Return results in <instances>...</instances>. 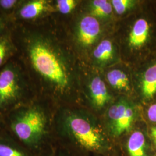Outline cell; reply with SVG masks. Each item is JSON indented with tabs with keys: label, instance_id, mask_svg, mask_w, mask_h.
I'll return each instance as SVG.
<instances>
[{
	"label": "cell",
	"instance_id": "obj_1",
	"mask_svg": "<svg viewBox=\"0 0 156 156\" xmlns=\"http://www.w3.org/2000/svg\"><path fill=\"white\" fill-rule=\"evenodd\" d=\"M54 145L76 156H120L101 121L92 113L64 106L55 113Z\"/></svg>",
	"mask_w": 156,
	"mask_h": 156
},
{
	"label": "cell",
	"instance_id": "obj_21",
	"mask_svg": "<svg viewBox=\"0 0 156 156\" xmlns=\"http://www.w3.org/2000/svg\"><path fill=\"white\" fill-rule=\"evenodd\" d=\"M17 0H0V6L4 9H10L17 3Z\"/></svg>",
	"mask_w": 156,
	"mask_h": 156
},
{
	"label": "cell",
	"instance_id": "obj_18",
	"mask_svg": "<svg viewBox=\"0 0 156 156\" xmlns=\"http://www.w3.org/2000/svg\"><path fill=\"white\" fill-rule=\"evenodd\" d=\"M58 11L62 14L71 13L76 5V1L74 0H58L56 1Z\"/></svg>",
	"mask_w": 156,
	"mask_h": 156
},
{
	"label": "cell",
	"instance_id": "obj_4",
	"mask_svg": "<svg viewBox=\"0 0 156 156\" xmlns=\"http://www.w3.org/2000/svg\"><path fill=\"white\" fill-rule=\"evenodd\" d=\"M139 109L133 101L121 97L113 101L102 115L101 121L104 129L117 147L123 138L136 126Z\"/></svg>",
	"mask_w": 156,
	"mask_h": 156
},
{
	"label": "cell",
	"instance_id": "obj_5",
	"mask_svg": "<svg viewBox=\"0 0 156 156\" xmlns=\"http://www.w3.org/2000/svg\"><path fill=\"white\" fill-rule=\"evenodd\" d=\"M26 85L20 70L8 63L0 72V115L4 116L15 108L33 99L26 94Z\"/></svg>",
	"mask_w": 156,
	"mask_h": 156
},
{
	"label": "cell",
	"instance_id": "obj_26",
	"mask_svg": "<svg viewBox=\"0 0 156 156\" xmlns=\"http://www.w3.org/2000/svg\"><path fill=\"white\" fill-rule=\"evenodd\" d=\"M153 156H156V153H155L154 154V155H153Z\"/></svg>",
	"mask_w": 156,
	"mask_h": 156
},
{
	"label": "cell",
	"instance_id": "obj_9",
	"mask_svg": "<svg viewBox=\"0 0 156 156\" xmlns=\"http://www.w3.org/2000/svg\"><path fill=\"white\" fill-rule=\"evenodd\" d=\"M0 156H36L3 131L0 133Z\"/></svg>",
	"mask_w": 156,
	"mask_h": 156
},
{
	"label": "cell",
	"instance_id": "obj_13",
	"mask_svg": "<svg viewBox=\"0 0 156 156\" xmlns=\"http://www.w3.org/2000/svg\"><path fill=\"white\" fill-rule=\"evenodd\" d=\"M109 83L115 89L118 90L129 89V80L127 75L120 69H113L106 75Z\"/></svg>",
	"mask_w": 156,
	"mask_h": 156
},
{
	"label": "cell",
	"instance_id": "obj_15",
	"mask_svg": "<svg viewBox=\"0 0 156 156\" xmlns=\"http://www.w3.org/2000/svg\"><path fill=\"white\" fill-rule=\"evenodd\" d=\"M112 4L106 0H94L91 5V11L93 16L107 17L112 12Z\"/></svg>",
	"mask_w": 156,
	"mask_h": 156
},
{
	"label": "cell",
	"instance_id": "obj_16",
	"mask_svg": "<svg viewBox=\"0 0 156 156\" xmlns=\"http://www.w3.org/2000/svg\"><path fill=\"white\" fill-rule=\"evenodd\" d=\"M13 44L9 37L0 35V67L7 60L13 52Z\"/></svg>",
	"mask_w": 156,
	"mask_h": 156
},
{
	"label": "cell",
	"instance_id": "obj_8",
	"mask_svg": "<svg viewBox=\"0 0 156 156\" xmlns=\"http://www.w3.org/2000/svg\"><path fill=\"white\" fill-rule=\"evenodd\" d=\"M100 32V24L95 17H84L78 25V41L84 46H89L94 43Z\"/></svg>",
	"mask_w": 156,
	"mask_h": 156
},
{
	"label": "cell",
	"instance_id": "obj_7",
	"mask_svg": "<svg viewBox=\"0 0 156 156\" xmlns=\"http://www.w3.org/2000/svg\"><path fill=\"white\" fill-rule=\"evenodd\" d=\"M90 98L93 110L97 112H102V115L113 102L106 84L99 76L93 78L90 82Z\"/></svg>",
	"mask_w": 156,
	"mask_h": 156
},
{
	"label": "cell",
	"instance_id": "obj_23",
	"mask_svg": "<svg viewBox=\"0 0 156 156\" xmlns=\"http://www.w3.org/2000/svg\"><path fill=\"white\" fill-rule=\"evenodd\" d=\"M55 145V149H56V156H76L73 155V154L68 152L67 151L62 149L61 147Z\"/></svg>",
	"mask_w": 156,
	"mask_h": 156
},
{
	"label": "cell",
	"instance_id": "obj_24",
	"mask_svg": "<svg viewBox=\"0 0 156 156\" xmlns=\"http://www.w3.org/2000/svg\"><path fill=\"white\" fill-rule=\"evenodd\" d=\"M5 28V24L2 19L0 17V35H1V34L2 33L4 30Z\"/></svg>",
	"mask_w": 156,
	"mask_h": 156
},
{
	"label": "cell",
	"instance_id": "obj_2",
	"mask_svg": "<svg viewBox=\"0 0 156 156\" xmlns=\"http://www.w3.org/2000/svg\"><path fill=\"white\" fill-rule=\"evenodd\" d=\"M55 115L48 106L32 100L3 116V131L37 156L53 145Z\"/></svg>",
	"mask_w": 156,
	"mask_h": 156
},
{
	"label": "cell",
	"instance_id": "obj_12",
	"mask_svg": "<svg viewBox=\"0 0 156 156\" xmlns=\"http://www.w3.org/2000/svg\"><path fill=\"white\" fill-rule=\"evenodd\" d=\"M141 89L145 100H151L156 95V63L146 70L142 79Z\"/></svg>",
	"mask_w": 156,
	"mask_h": 156
},
{
	"label": "cell",
	"instance_id": "obj_25",
	"mask_svg": "<svg viewBox=\"0 0 156 156\" xmlns=\"http://www.w3.org/2000/svg\"><path fill=\"white\" fill-rule=\"evenodd\" d=\"M4 129V122H3V116L0 115V133Z\"/></svg>",
	"mask_w": 156,
	"mask_h": 156
},
{
	"label": "cell",
	"instance_id": "obj_6",
	"mask_svg": "<svg viewBox=\"0 0 156 156\" xmlns=\"http://www.w3.org/2000/svg\"><path fill=\"white\" fill-rule=\"evenodd\" d=\"M120 156H153V151L147 128L136 126L126 135L118 146Z\"/></svg>",
	"mask_w": 156,
	"mask_h": 156
},
{
	"label": "cell",
	"instance_id": "obj_14",
	"mask_svg": "<svg viewBox=\"0 0 156 156\" xmlns=\"http://www.w3.org/2000/svg\"><path fill=\"white\" fill-rule=\"evenodd\" d=\"M114 48L111 41L105 39L101 42L93 52L95 58L100 62H106L111 60L113 56Z\"/></svg>",
	"mask_w": 156,
	"mask_h": 156
},
{
	"label": "cell",
	"instance_id": "obj_20",
	"mask_svg": "<svg viewBox=\"0 0 156 156\" xmlns=\"http://www.w3.org/2000/svg\"><path fill=\"white\" fill-rule=\"evenodd\" d=\"M147 133L152 148L156 153V126L151 125L147 128Z\"/></svg>",
	"mask_w": 156,
	"mask_h": 156
},
{
	"label": "cell",
	"instance_id": "obj_10",
	"mask_svg": "<svg viewBox=\"0 0 156 156\" xmlns=\"http://www.w3.org/2000/svg\"><path fill=\"white\" fill-rule=\"evenodd\" d=\"M150 26L145 19H139L134 23L129 35V44L133 48L145 45L149 36Z\"/></svg>",
	"mask_w": 156,
	"mask_h": 156
},
{
	"label": "cell",
	"instance_id": "obj_11",
	"mask_svg": "<svg viewBox=\"0 0 156 156\" xmlns=\"http://www.w3.org/2000/svg\"><path fill=\"white\" fill-rule=\"evenodd\" d=\"M48 1L33 0L27 2L19 10V16L24 19L31 20L40 16L49 9Z\"/></svg>",
	"mask_w": 156,
	"mask_h": 156
},
{
	"label": "cell",
	"instance_id": "obj_19",
	"mask_svg": "<svg viewBox=\"0 0 156 156\" xmlns=\"http://www.w3.org/2000/svg\"><path fill=\"white\" fill-rule=\"evenodd\" d=\"M146 115L147 120L151 125L156 126V102L151 104L147 107Z\"/></svg>",
	"mask_w": 156,
	"mask_h": 156
},
{
	"label": "cell",
	"instance_id": "obj_3",
	"mask_svg": "<svg viewBox=\"0 0 156 156\" xmlns=\"http://www.w3.org/2000/svg\"><path fill=\"white\" fill-rule=\"evenodd\" d=\"M23 51L28 66L38 77L61 93L69 87L70 78L64 57L49 39L28 31L22 38Z\"/></svg>",
	"mask_w": 156,
	"mask_h": 156
},
{
	"label": "cell",
	"instance_id": "obj_22",
	"mask_svg": "<svg viewBox=\"0 0 156 156\" xmlns=\"http://www.w3.org/2000/svg\"><path fill=\"white\" fill-rule=\"evenodd\" d=\"M37 156H56V149L55 145L53 144V146H50V147L48 148Z\"/></svg>",
	"mask_w": 156,
	"mask_h": 156
},
{
	"label": "cell",
	"instance_id": "obj_17",
	"mask_svg": "<svg viewBox=\"0 0 156 156\" xmlns=\"http://www.w3.org/2000/svg\"><path fill=\"white\" fill-rule=\"evenodd\" d=\"M132 0H112V5L115 11L119 15H122L131 8L135 4Z\"/></svg>",
	"mask_w": 156,
	"mask_h": 156
}]
</instances>
